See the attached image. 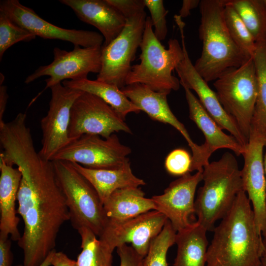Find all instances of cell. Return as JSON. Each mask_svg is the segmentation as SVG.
I'll use <instances>...</instances> for the list:
<instances>
[{"label":"cell","instance_id":"2","mask_svg":"<svg viewBox=\"0 0 266 266\" xmlns=\"http://www.w3.org/2000/svg\"><path fill=\"white\" fill-rule=\"evenodd\" d=\"M213 232L206 266H260L262 237L257 232L250 201L244 191L239 193Z\"/></svg>","mask_w":266,"mask_h":266},{"label":"cell","instance_id":"14","mask_svg":"<svg viewBox=\"0 0 266 266\" xmlns=\"http://www.w3.org/2000/svg\"><path fill=\"white\" fill-rule=\"evenodd\" d=\"M0 12L14 23L35 36L44 39L70 42L82 47L102 46L104 38L99 33L59 27L38 16L33 10L22 4L18 0L0 1Z\"/></svg>","mask_w":266,"mask_h":266},{"label":"cell","instance_id":"39","mask_svg":"<svg viewBox=\"0 0 266 266\" xmlns=\"http://www.w3.org/2000/svg\"><path fill=\"white\" fill-rule=\"evenodd\" d=\"M200 3L199 0H184L178 14L181 18H185L190 14V11L197 7Z\"/></svg>","mask_w":266,"mask_h":266},{"label":"cell","instance_id":"4","mask_svg":"<svg viewBox=\"0 0 266 266\" xmlns=\"http://www.w3.org/2000/svg\"><path fill=\"white\" fill-rule=\"evenodd\" d=\"M203 185L195 201L197 221L207 231H213L216 221L230 210L240 192L243 190L241 170L235 157L226 152L218 161L203 168Z\"/></svg>","mask_w":266,"mask_h":266},{"label":"cell","instance_id":"26","mask_svg":"<svg viewBox=\"0 0 266 266\" xmlns=\"http://www.w3.org/2000/svg\"><path fill=\"white\" fill-rule=\"evenodd\" d=\"M253 58L256 70L258 92L251 131L262 136L266 148V41L256 43Z\"/></svg>","mask_w":266,"mask_h":266},{"label":"cell","instance_id":"27","mask_svg":"<svg viewBox=\"0 0 266 266\" xmlns=\"http://www.w3.org/2000/svg\"><path fill=\"white\" fill-rule=\"evenodd\" d=\"M81 252L78 255V266H112L113 250L103 243L87 228L78 230Z\"/></svg>","mask_w":266,"mask_h":266},{"label":"cell","instance_id":"13","mask_svg":"<svg viewBox=\"0 0 266 266\" xmlns=\"http://www.w3.org/2000/svg\"><path fill=\"white\" fill-rule=\"evenodd\" d=\"M167 220L163 214L156 210L123 220L108 219L105 229L98 238L113 250L130 243L144 258L151 243L161 233Z\"/></svg>","mask_w":266,"mask_h":266},{"label":"cell","instance_id":"40","mask_svg":"<svg viewBox=\"0 0 266 266\" xmlns=\"http://www.w3.org/2000/svg\"><path fill=\"white\" fill-rule=\"evenodd\" d=\"M263 249L260 258V266H266V227L262 233Z\"/></svg>","mask_w":266,"mask_h":266},{"label":"cell","instance_id":"37","mask_svg":"<svg viewBox=\"0 0 266 266\" xmlns=\"http://www.w3.org/2000/svg\"><path fill=\"white\" fill-rule=\"evenodd\" d=\"M51 266H78L77 261L70 259L62 252H57L54 254Z\"/></svg>","mask_w":266,"mask_h":266},{"label":"cell","instance_id":"34","mask_svg":"<svg viewBox=\"0 0 266 266\" xmlns=\"http://www.w3.org/2000/svg\"><path fill=\"white\" fill-rule=\"evenodd\" d=\"M126 19L144 11L143 0H106Z\"/></svg>","mask_w":266,"mask_h":266},{"label":"cell","instance_id":"41","mask_svg":"<svg viewBox=\"0 0 266 266\" xmlns=\"http://www.w3.org/2000/svg\"><path fill=\"white\" fill-rule=\"evenodd\" d=\"M56 250H54L52 251L49 255L47 256V257L45 259V260L43 261V262L39 266H51V261L54 255V253L55 252ZM15 266H23L22 265H16Z\"/></svg>","mask_w":266,"mask_h":266},{"label":"cell","instance_id":"36","mask_svg":"<svg viewBox=\"0 0 266 266\" xmlns=\"http://www.w3.org/2000/svg\"><path fill=\"white\" fill-rule=\"evenodd\" d=\"M9 237L0 236V266H12L13 256Z\"/></svg>","mask_w":266,"mask_h":266},{"label":"cell","instance_id":"30","mask_svg":"<svg viewBox=\"0 0 266 266\" xmlns=\"http://www.w3.org/2000/svg\"><path fill=\"white\" fill-rule=\"evenodd\" d=\"M224 2L225 20L232 37L245 54L253 57L256 49L253 35L234 8L225 0Z\"/></svg>","mask_w":266,"mask_h":266},{"label":"cell","instance_id":"7","mask_svg":"<svg viewBox=\"0 0 266 266\" xmlns=\"http://www.w3.org/2000/svg\"><path fill=\"white\" fill-rule=\"evenodd\" d=\"M213 85L223 108L249 140L258 92L253 57L239 67L224 72L214 81Z\"/></svg>","mask_w":266,"mask_h":266},{"label":"cell","instance_id":"8","mask_svg":"<svg viewBox=\"0 0 266 266\" xmlns=\"http://www.w3.org/2000/svg\"><path fill=\"white\" fill-rule=\"evenodd\" d=\"M144 11L126 19L120 33L106 46H102L101 67L97 80L122 89L141 42L145 26Z\"/></svg>","mask_w":266,"mask_h":266},{"label":"cell","instance_id":"25","mask_svg":"<svg viewBox=\"0 0 266 266\" xmlns=\"http://www.w3.org/2000/svg\"><path fill=\"white\" fill-rule=\"evenodd\" d=\"M65 87L94 95L109 104L125 120L130 113L141 110L115 85L98 80L84 78L78 80H66L62 82Z\"/></svg>","mask_w":266,"mask_h":266},{"label":"cell","instance_id":"20","mask_svg":"<svg viewBox=\"0 0 266 266\" xmlns=\"http://www.w3.org/2000/svg\"><path fill=\"white\" fill-rule=\"evenodd\" d=\"M189 111V118L203 133L205 141L202 145L209 159L211 154L219 149L226 148L239 156L243 154L245 148L232 135H228L210 116L199 100L191 90L183 87Z\"/></svg>","mask_w":266,"mask_h":266},{"label":"cell","instance_id":"15","mask_svg":"<svg viewBox=\"0 0 266 266\" xmlns=\"http://www.w3.org/2000/svg\"><path fill=\"white\" fill-rule=\"evenodd\" d=\"M121 90L152 119L169 124L182 135L193 153L191 172L202 170L203 166L209 163L202 145H199L193 141L184 125L171 111L167 102V93L154 91L146 85L139 83L126 85Z\"/></svg>","mask_w":266,"mask_h":266},{"label":"cell","instance_id":"1","mask_svg":"<svg viewBox=\"0 0 266 266\" xmlns=\"http://www.w3.org/2000/svg\"><path fill=\"white\" fill-rule=\"evenodd\" d=\"M11 162L22 173L17 211L24 225L17 241L24 253L23 266H39L55 250L59 231L69 220L68 209L52 161L30 147L15 154Z\"/></svg>","mask_w":266,"mask_h":266},{"label":"cell","instance_id":"38","mask_svg":"<svg viewBox=\"0 0 266 266\" xmlns=\"http://www.w3.org/2000/svg\"><path fill=\"white\" fill-rule=\"evenodd\" d=\"M4 76L2 73H0V124L4 122L3 117L5 112L8 95L7 92V87L3 84Z\"/></svg>","mask_w":266,"mask_h":266},{"label":"cell","instance_id":"35","mask_svg":"<svg viewBox=\"0 0 266 266\" xmlns=\"http://www.w3.org/2000/svg\"><path fill=\"white\" fill-rule=\"evenodd\" d=\"M116 249L120 258L119 266H141L143 258L131 246L124 244Z\"/></svg>","mask_w":266,"mask_h":266},{"label":"cell","instance_id":"11","mask_svg":"<svg viewBox=\"0 0 266 266\" xmlns=\"http://www.w3.org/2000/svg\"><path fill=\"white\" fill-rule=\"evenodd\" d=\"M101 49L102 46L75 45L72 51H67L55 47L53 61L49 65L39 66L27 77L25 83L29 84L40 77L48 76L45 80L44 89H47L67 79L78 80L87 78L91 72L98 74L101 67Z\"/></svg>","mask_w":266,"mask_h":266},{"label":"cell","instance_id":"28","mask_svg":"<svg viewBox=\"0 0 266 266\" xmlns=\"http://www.w3.org/2000/svg\"><path fill=\"white\" fill-rule=\"evenodd\" d=\"M240 16L256 42L266 41V9L262 0H225Z\"/></svg>","mask_w":266,"mask_h":266},{"label":"cell","instance_id":"42","mask_svg":"<svg viewBox=\"0 0 266 266\" xmlns=\"http://www.w3.org/2000/svg\"><path fill=\"white\" fill-rule=\"evenodd\" d=\"M264 166L265 175L266 177V152L265 153L264 156Z\"/></svg>","mask_w":266,"mask_h":266},{"label":"cell","instance_id":"29","mask_svg":"<svg viewBox=\"0 0 266 266\" xmlns=\"http://www.w3.org/2000/svg\"><path fill=\"white\" fill-rule=\"evenodd\" d=\"M176 233L167 220L161 233L151 243L141 266H168L166 255L169 248L175 243Z\"/></svg>","mask_w":266,"mask_h":266},{"label":"cell","instance_id":"17","mask_svg":"<svg viewBox=\"0 0 266 266\" xmlns=\"http://www.w3.org/2000/svg\"><path fill=\"white\" fill-rule=\"evenodd\" d=\"M265 143L262 136L251 131L242 154L244 165L241 170L243 190L252 203L258 233L266 227V177L264 166Z\"/></svg>","mask_w":266,"mask_h":266},{"label":"cell","instance_id":"10","mask_svg":"<svg viewBox=\"0 0 266 266\" xmlns=\"http://www.w3.org/2000/svg\"><path fill=\"white\" fill-rule=\"evenodd\" d=\"M120 131L132 133L125 120L100 98L83 92L75 100L71 109L68 128L72 141L84 134L107 138Z\"/></svg>","mask_w":266,"mask_h":266},{"label":"cell","instance_id":"22","mask_svg":"<svg viewBox=\"0 0 266 266\" xmlns=\"http://www.w3.org/2000/svg\"><path fill=\"white\" fill-rule=\"evenodd\" d=\"M74 167L92 185L103 202L116 190L139 187L145 181L133 172L130 163L117 169H92L71 163Z\"/></svg>","mask_w":266,"mask_h":266},{"label":"cell","instance_id":"5","mask_svg":"<svg viewBox=\"0 0 266 266\" xmlns=\"http://www.w3.org/2000/svg\"><path fill=\"white\" fill-rule=\"evenodd\" d=\"M150 17H147L140 44V62L132 66L126 79V86L139 83L154 91L169 94L180 87L179 80L172 74L184 58L178 40L171 38L166 49L156 37Z\"/></svg>","mask_w":266,"mask_h":266},{"label":"cell","instance_id":"24","mask_svg":"<svg viewBox=\"0 0 266 266\" xmlns=\"http://www.w3.org/2000/svg\"><path fill=\"white\" fill-rule=\"evenodd\" d=\"M207 231L197 221L177 232V253L173 266H206Z\"/></svg>","mask_w":266,"mask_h":266},{"label":"cell","instance_id":"9","mask_svg":"<svg viewBox=\"0 0 266 266\" xmlns=\"http://www.w3.org/2000/svg\"><path fill=\"white\" fill-rule=\"evenodd\" d=\"M130 147L122 144L113 133L102 139L94 134H84L58 152L52 161H66L92 169H117L130 163Z\"/></svg>","mask_w":266,"mask_h":266},{"label":"cell","instance_id":"32","mask_svg":"<svg viewBox=\"0 0 266 266\" xmlns=\"http://www.w3.org/2000/svg\"><path fill=\"white\" fill-rule=\"evenodd\" d=\"M192 157L186 150L175 149L166 158L165 166L170 175L182 176L191 172Z\"/></svg>","mask_w":266,"mask_h":266},{"label":"cell","instance_id":"21","mask_svg":"<svg viewBox=\"0 0 266 266\" xmlns=\"http://www.w3.org/2000/svg\"><path fill=\"white\" fill-rule=\"evenodd\" d=\"M0 236L18 241L20 219L16 216V201L22 178L20 169L7 164L0 158Z\"/></svg>","mask_w":266,"mask_h":266},{"label":"cell","instance_id":"19","mask_svg":"<svg viewBox=\"0 0 266 266\" xmlns=\"http://www.w3.org/2000/svg\"><path fill=\"white\" fill-rule=\"evenodd\" d=\"M69 7L82 21L98 29L109 44L122 31L126 19L106 0H60Z\"/></svg>","mask_w":266,"mask_h":266},{"label":"cell","instance_id":"3","mask_svg":"<svg viewBox=\"0 0 266 266\" xmlns=\"http://www.w3.org/2000/svg\"><path fill=\"white\" fill-rule=\"evenodd\" d=\"M199 28L202 42L200 56L194 67L207 82L215 81L226 71L238 67L250 58L235 43L227 27L224 0H201Z\"/></svg>","mask_w":266,"mask_h":266},{"label":"cell","instance_id":"43","mask_svg":"<svg viewBox=\"0 0 266 266\" xmlns=\"http://www.w3.org/2000/svg\"><path fill=\"white\" fill-rule=\"evenodd\" d=\"M262 2L266 9V0H262Z\"/></svg>","mask_w":266,"mask_h":266},{"label":"cell","instance_id":"12","mask_svg":"<svg viewBox=\"0 0 266 266\" xmlns=\"http://www.w3.org/2000/svg\"><path fill=\"white\" fill-rule=\"evenodd\" d=\"M50 89L49 109L40 121L42 147L38 153L43 159L52 161L58 152L72 142L68 136L71 109L83 92L66 87L62 83Z\"/></svg>","mask_w":266,"mask_h":266},{"label":"cell","instance_id":"18","mask_svg":"<svg viewBox=\"0 0 266 266\" xmlns=\"http://www.w3.org/2000/svg\"><path fill=\"white\" fill-rule=\"evenodd\" d=\"M202 170L186 174L171 182L163 194L152 197L155 210L163 214L176 232L195 221V196L197 186L202 181Z\"/></svg>","mask_w":266,"mask_h":266},{"label":"cell","instance_id":"23","mask_svg":"<svg viewBox=\"0 0 266 266\" xmlns=\"http://www.w3.org/2000/svg\"><path fill=\"white\" fill-rule=\"evenodd\" d=\"M106 216L113 220L131 218L155 210L152 198L145 197L139 187H127L114 191L103 202Z\"/></svg>","mask_w":266,"mask_h":266},{"label":"cell","instance_id":"6","mask_svg":"<svg viewBox=\"0 0 266 266\" xmlns=\"http://www.w3.org/2000/svg\"><path fill=\"white\" fill-rule=\"evenodd\" d=\"M58 185L66 199L72 227L87 228L99 237L108 218L97 192L90 182L66 161H52Z\"/></svg>","mask_w":266,"mask_h":266},{"label":"cell","instance_id":"31","mask_svg":"<svg viewBox=\"0 0 266 266\" xmlns=\"http://www.w3.org/2000/svg\"><path fill=\"white\" fill-rule=\"evenodd\" d=\"M36 36L18 26L6 15L0 12V60L5 52L20 41H30Z\"/></svg>","mask_w":266,"mask_h":266},{"label":"cell","instance_id":"16","mask_svg":"<svg viewBox=\"0 0 266 266\" xmlns=\"http://www.w3.org/2000/svg\"><path fill=\"white\" fill-rule=\"evenodd\" d=\"M181 35V46L184 58L175 68L180 85L194 91L200 103L222 130L228 131L238 142L245 148L248 140L241 132L233 119L225 111L220 103L216 94L198 73L193 65L186 49L184 25L178 26Z\"/></svg>","mask_w":266,"mask_h":266},{"label":"cell","instance_id":"33","mask_svg":"<svg viewBox=\"0 0 266 266\" xmlns=\"http://www.w3.org/2000/svg\"><path fill=\"white\" fill-rule=\"evenodd\" d=\"M145 7L149 10L151 20L154 27V33L159 41L164 40L167 33L166 9L162 0H143Z\"/></svg>","mask_w":266,"mask_h":266}]
</instances>
